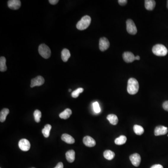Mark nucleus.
<instances>
[{"label": "nucleus", "instance_id": "1", "mask_svg": "<svg viewBox=\"0 0 168 168\" xmlns=\"http://www.w3.org/2000/svg\"><path fill=\"white\" fill-rule=\"evenodd\" d=\"M139 88V85L137 80L133 78L129 79L127 82V91L129 94L135 95L138 92Z\"/></svg>", "mask_w": 168, "mask_h": 168}, {"label": "nucleus", "instance_id": "2", "mask_svg": "<svg viewBox=\"0 0 168 168\" xmlns=\"http://www.w3.org/2000/svg\"><path fill=\"white\" fill-rule=\"evenodd\" d=\"M91 22V18L88 15H85L83 17L80 21L77 23L76 27L80 31L86 30L90 25Z\"/></svg>", "mask_w": 168, "mask_h": 168}, {"label": "nucleus", "instance_id": "3", "mask_svg": "<svg viewBox=\"0 0 168 168\" xmlns=\"http://www.w3.org/2000/svg\"><path fill=\"white\" fill-rule=\"evenodd\" d=\"M152 52L154 54L157 56H166L168 53V49L164 45L157 44L154 45L152 48Z\"/></svg>", "mask_w": 168, "mask_h": 168}, {"label": "nucleus", "instance_id": "4", "mask_svg": "<svg viewBox=\"0 0 168 168\" xmlns=\"http://www.w3.org/2000/svg\"><path fill=\"white\" fill-rule=\"evenodd\" d=\"M39 52L40 55L45 59H48L51 57V49L45 44H43L39 45Z\"/></svg>", "mask_w": 168, "mask_h": 168}, {"label": "nucleus", "instance_id": "5", "mask_svg": "<svg viewBox=\"0 0 168 168\" xmlns=\"http://www.w3.org/2000/svg\"><path fill=\"white\" fill-rule=\"evenodd\" d=\"M127 31L129 34L135 35L137 32V29L135 23L131 19H128L126 22Z\"/></svg>", "mask_w": 168, "mask_h": 168}, {"label": "nucleus", "instance_id": "6", "mask_svg": "<svg viewBox=\"0 0 168 168\" xmlns=\"http://www.w3.org/2000/svg\"><path fill=\"white\" fill-rule=\"evenodd\" d=\"M110 46L108 40L105 37H101L99 41V48L101 52L106 51Z\"/></svg>", "mask_w": 168, "mask_h": 168}, {"label": "nucleus", "instance_id": "7", "mask_svg": "<svg viewBox=\"0 0 168 168\" xmlns=\"http://www.w3.org/2000/svg\"><path fill=\"white\" fill-rule=\"evenodd\" d=\"M19 147L23 151H27L31 148L30 142L26 139H21L18 143Z\"/></svg>", "mask_w": 168, "mask_h": 168}, {"label": "nucleus", "instance_id": "8", "mask_svg": "<svg viewBox=\"0 0 168 168\" xmlns=\"http://www.w3.org/2000/svg\"><path fill=\"white\" fill-rule=\"evenodd\" d=\"M44 83V79L41 76H38L31 80V87H34L36 86H41Z\"/></svg>", "mask_w": 168, "mask_h": 168}, {"label": "nucleus", "instance_id": "9", "mask_svg": "<svg viewBox=\"0 0 168 168\" xmlns=\"http://www.w3.org/2000/svg\"><path fill=\"white\" fill-rule=\"evenodd\" d=\"M132 164L135 167H138L140 164L141 161V156L137 153L131 155L129 157Z\"/></svg>", "mask_w": 168, "mask_h": 168}, {"label": "nucleus", "instance_id": "10", "mask_svg": "<svg viewBox=\"0 0 168 168\" xmlns=\"http://www.w3.org/2000/svg\"><path fill=\"white\" fill-rule=\"evenodd\" d=\"M8 5L11 9L17 10L21 7V2L19 0H9L8 1Z\"/></svg>", "mask_w": 168, "mask_h": 168}, {"label": "nucleus", "instance_id": "11", "mask_svg": "<svg viewBox=\"0 0 168 168\" xmlns=\"http://www.w3.org/2000/svg\"><path fill=\"white\" fill-rule=\"evenodd\" d=\"M168 133V128L164 126H158L155 128L154 134L156 136L164 135Z\"/></svg>", "mask_w": 168, "mask_h": 168}, {"label": "nucleus", "instance_id": "12", "mask_svg": "<svg viewBox=\"0 0 168 168\" xmlns=\"http://www.w3.org/2000/svg\"><path fill=\"white\" fill-rule=\"evenodd\" d=\"M123 60L126 63H132L135 60V57L133 53L129 52H126L122 55Z\"/></svg>", "mask_w": 168, "mask_h": 168}, {"label": "nucleus", "instance_id": "13", "mask_svg": "<svg viewBox=\"0 0 168 168\" xmlns=\"http://www.w3.org/2000/svg\"><path fill=\"white\" fill-rule=\"evenodd\" d=\"M84 144L88 147H93L95 146L96 142L92 137L89 136H86L83 138Z\"/></svg>", "mask_w": 168, "mask_h": 168}, {"label": "nucleus", "instance_id": "14", "mask_svg": "<svg viewBox=\"0 0 168 168\" xmlns=\"http://www.w3.org/2000/svg\"><path fill=\"white\" fill-rule=\"evenodd\" d=\"M156 4V2L154 0H145V7L148 10H153Z\"/></svg>", "mask_w": 168, "mask_h": 168}, {"label": "nucleus", "instance_id": "15", "mask_svg": "<svg viewBox=\"0 0 168 168\" xmlns=\"http://www.w3.org/2000/svg\"><path fill=\"white\" fill-rule=\"evenodd\" d=\"M66 159L69 163H73L74 161L75 158V152L73 150L68 151L65 154Z\"/></svg>", "mask_w": 168, "mask_h": 168}, {"label": "nucleus", "instance_id": "16", "mask_svg": "<svg viewBox=\"0 0 168 168\" xmlns=\"http://www.w3.org/2000/svg\"><path fill=\"white\" fill-rule=\"evenodd\" d=\"M61 139L64 142L68 144H73L75 143V140L73 137L67 134H64L62 135Z\"/></svg>", "mask_w": 168, "mask_h": 168}, {"label": "nucleus", "instance_id": "17", "mask_svg": "<svg viewBox=\"0 0 168 168\" xmlns=\"http://www.w3.org/2000/svg\"><path fill=\"white\" fill-rule=\"evenodd\" d=\"M70 52L67 49H64L61 52V58L64 62H66L70 57Z\"/></svg>", "mask_w": 168, "mask_h": 168}, {"label": "nucleus", "instance_id": "18", "mask_svg": "<svg viewBox=\"0 0 168 168\" xmlns=\"http://www.w3.org/2000/svg\"><path fill=\"white\" fill-rule=\"evenodd\" d=\"M72 114V112L70 109L67 108L60 114V117L61 119H67Z\"/></svg>", "mask_w": 168, "mask_h": 168}, {"label": "nucleus", "instance_id": "19", "mask_svg": "<svg viewBox=\"0 0 168 168\" xmlns=\"http://www.w3.org/2000/svg\"><path fill=\"white\" fill-rule=\"evenodd\" d=\"M107 119L112 125H116L118 122V118L116 115L113 114H109L107 116Z\"/></svg>", "mask_w": 168, "mask_h": 168}, {"label": "nucleus", "instance_id": "20", "mask_svg": "<svg viewBox=\"0 0 168 168\" xmlns=\"http://www.w3.org/2000/svg\"><path fill=\"white\" fill-rule=\"evenodd\" d=\"M9 113V110L8 108H4L1 111L0 113V121L1 122H4L6 119V117Z\"/></svg>", "mask_w": 168, "mask_h": 168}, {"label": "nucleus", "instance_id": "21", "mask_svg": "<svg viewBox=\"0 0 168 168\" xmlns=\"http://www.w3.org/2000/svg\"><path fill=\"white\" fill-rule=\"evenodd\" d=\"M6 60L4 57H0V71L1 72H4L7 71V67L6 65Z\"/></svg>", "mask_w": 168, "mask_h": 168}, {"label": "nucleus", "instance_id": "22", "mask_svg": "<svg viewBox=\"0 0 168 168\" xmlns=\"http://www.w3.org/2000/svg\"><path fill=\"white\" fill-rule=\"evenodd\" d=\"M104 156L106 159L108 160H111L113 159L115 156V154L113 152L110 151V150H107L105 151L104 152Z\"/></svg>", "mask_w": 168, "mask_h": 168}, {"label": "nucleus", "instance_id": "23", "mask_svg": "<svg viewBox=\"0 0 168 168\" xmlns=\"http://www.w3.org/2000/svg\"><path fill=\"white\" fill-rule=\"evenodd\" d=\"M127 142V137L125 135H121L119 137L117 138L114 143L116 145H121L125 144Z\"/></svg>", "mask_w": 168, "mask_h": 168}, {"label": "nucleus", "instance_id": "24", "mask_svg": "<svg viewBox=\"0 0 168 168\" xmlns=\"http://www.w3.org/2000/svg\"><path fill=\"white\" fill-rule=\"evenodd\" d=\"M52 129V126L49 124H46L44 128L42 129L43 135L46 138L48 137L49 135V132Z\"/></svg>", "mask_w": 168, "mask_h": 168}, {"label": "nucleus", "instance_id": "25", "mask_svg": "<svg viewBox=\"0 0 168 168\" xmlns=\"http://www.w3.org/2000/svg\"><path fill=\"white\" fill-rule=\"evenodd\" d=\"M134 131L135 133L137 135H143L144 132V129L143 127L141 126L138 125H135L133 127Z\"/></svg>", "mask_w": 168, "mask_h": 168}, {"label": "nucleus", "instance_id": "26", "mask_svg": "<svg viewBox=\"0 0 168 168\" xmlns=\"http://www.w3.org/2000/svg\"><path fill=\"white\" fill-rule=\"evenodd\" d=\"M34 116L36 121L37 123L39 122L40 121V118L42 116L41 111L39 110H36L34 113Z\"/></svg>", "mask_w": 168, "mask_h": 168}, {"label": "nucleus", "instance_id": "27", "mask_svg": "<svg viewBox=\"0 0 168 168\" xmlns=\"http://www.w3.org/2000/svg\"><path fill=\"white\" fill-rule=\"evenodd\" d=\"M84 91V89L82 88H79L75 90L71 93V96L74 98H77L79 97V94Z\"/></svg>", "mask_w": 168, "mask_h": 168}, {"label": "nucleus", "instance_id": "28", "mask_svg": "<svg viewBox=\"0 0 168 168\" xmlns=\"http://www.w3.org/2000/svg\"><path fill=\"white\" fill-rule=\"evenodd\" d=\"M93 110L96 113H100V108L98 102H95L93 103Z\"/></svg>", "mask_w": 168, "mask_h": 168}, {"label": "nucleus", "instance_id": "29", "mask_svg": "<svg viewBox=\"0 0 168 168\" xmlns=\"http://www.w3.org/2000/svg\"><path fill=\"white\" fill-rule=\"evenodd\" d=\"M127 0H119L118 3L121 6L125 5L127 4Z\"/></svg>", "mask_w": 168, "mask_h": 168}, {"label": "nucleus", "instance_id": "30", "mask_svg": "<svg viewBox=\"0 0 168 168\" xmlns=\"http://www.w3.org/2000/svg\"><path fill=\"white\" fill-rule=\"evenodd\" d=\"M163 107L165 110L168 111V100L164 102L163 104Z\"/></svg>", "mask_w": 168, "mask_h": 168}, {"label": "nucleus", "instance_id": "31", "mask_svg": "<svg viewBox=\"0 0 168 168\" xmlns=\"http://www.w3.org/2000/svg\"><path fill=\"white\" fill-rule=\"evenodd\" d=\"M59 1L58 0H49V4H51L52 5H56L58 3Z\"/></svg>", "mask_w": 168, "mask_h": 168}, {"label": "nucleus", "instance_id": "32", "mask_svg": "<svg viewBox=\"0 0 168 168\" xmlns=\"http://www.w3.org/2000/svg\"><path fill=\"white\" fill-rule=\"evenodd\" d=\"M54 168H64V165L62 162H60L57 164V165Z\"/></svg>", "mask_w": 168, "mask_h": 168}, {"label": "nucleus", "instance_id": "33", "mask_svg": "<svg viewBox=\"0 0 168 168\" xmlns=\"http://www.w3.org/2000/svg\"><path fill=\"white\" fill-rule=\"evenodd\" d=\"M151 168H164V167L161 164H155L151 166Z\"/></svg>", "mask_w": 168, "mask_h": 168}, {"label": "nucleus", "instance_id": "34", "mask_svg": "<svg viewBox=\"0 0 168 168\" xmlns=\"http://www.w3.org/2000/svg\"><path fill=\"white\" fill-rule=\"evenodd\" d=\"M140 60V57L139 56H137L136 57H135V60Z\"/></svg>", "mask_w": 168, "mask_h": 168}, {"label": "nucleus", "instance_id": "35", "mask_svg": "<svg viewBox=\"0 0 168 168\" xmlns=\"http://www.w3.org/2000/svg\"><path fill=\"white\" fill-rule=\"evenodd\" d=\"M167 8H168V1H167Z\"/></svg>", "mask_w": 168, "mask_h": 168}, {"label": "nucleus", "instance_id": "36", "mask_svg": "<svg viewBox=\"0 0 168 168\" xmlns=\"http://www.w3.org/2000/svg\"><path fill=\"white\" fill-rule=\"evenodd\" d=\"M71 89H69V92H71Z\"/></svg>", "mask_w": 168, "mask_h": 168}, {"label": "nucleus", "instance_id": "37", "mask_svg": "<svg viewBox=\"0 0 168 168\" xmlns=\"http://www.w3.org/2000/svg\"></svg>", "mask_w": 168, "mask_h": 168}]
</instances>
